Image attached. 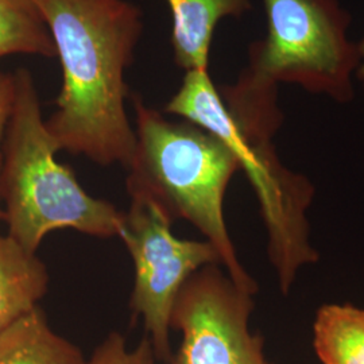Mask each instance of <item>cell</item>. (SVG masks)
Masks as SVG:
<instances>
[{"mask_svg":"<svg viewBox=\"0 0 364 364\" xmlns=\"http://www.w3.org/2000/svg\"><path fill=\"white\" fill-rule=\"evenodd\" d=\"M136 144L127 164L126 189L162 209L170 220L189 221L216 248L235 285L254 296L258 284L236 254L224 218V197L240 170L227 146L191 122H171L131 96Z\"/></svg>","mask_w":364,"mask_h":364,"instance_id":"obj_2","label":"cell"},{"mask_svg":"<svg viewBox=\"0 0 364 364\" xmlns=\"http://www.w3.org/2000/svg\"><path fill=\"white\" fill-rule=\"evenodd\" d=\"M358 52H359V57H360V63L358 66V78L362 81L364 85V38L358 43Z\"/></svg>","mask_w":364,"mask_h":364,"instance_id":"obj_15","label":"cell"},{"mask_svg":"<svg viewBox=\"0 0 364 364\" xmlns=\"http://www.w3.org/2000/svg\"><path fill=\"white\" fill-rule=\"evenodd\" d=\"M165 112L208 131L234 154L259 200L278 284L291 287L299 270L318 258L311 245L306 219L313 200L311 182L284 166L273 142L255 144L248 139L208 70H188Z\"/></svg>","mask_w":364,"mask_h":364,"instance_id":"obj_4","label":"cell"},{"mask_svg":"<svg viewBox=\"0 0 364 364\" xmlns=\"http://www.w3.org/2000/svg\"><path fill=\"white\" fill-rule=\"evenodd\" d=\"M13 54L57 57L52 36L37 10L22 0H0V58Z\"/></svg>","mask_w":364,"mask_h":364,"instance_id":"obj_12","label":"cell"},{"mask_svg":"<svg viewBox=\"0 0 364 364\" xmlns=\"http://www.w3.org/2000/svg\"><path fill=\"white\" fill-rule=\"evenodd\" d=\"M22 1H25L28 6H31V7L36 9V0H22ZM36 10H37V9H36ZM37 13H38V11H37Z\"/></svg>","mask_w":364,"mask_h":364,"instance_id":"obj_17","label":"cell"},{"mask_svg":"<svg viewBox=\"0 0 364 364\" xmlns=\"http://www.w3.org/2000/svg\"><path fill=\"white\" fill-rule=\"evenodd\" d=\"M156 353L147 336L130 348L127 340L119 332L109 333L95 350L87 364H156Z\"/></svg>","mask_w":364,"mask_h":364,"instance_id":"obj_13","label":"cell"},{"mask_svg":"<svg viewBox=\"0 0 364 364\" xmlns=\"http://www.w3.org/2000/svg\"><path fill=\"white\" fill-rule=\"evenodd\" d=\"M14 77L13 112L0 146L7 235L34 254L45 236L58 230L119 237L123 212L85 192L73 170L57 161L60 150L46 129L34 78L27 69Z\"/></svg>","mask_w":364,"mask_h":364,"instance_id":"obj_3","label":"cell"},{"mask_svg":"<svg viewBox=\"0 0 364 364\" xmlns=\"http://www.w3.org/2000/svg\"><path fill=\"white\" fill-rule=\"evenodd\" d=\"M49 281V272L37 254L10 235L0 234V333L38 306Z\"/></svg>","mask_w":364,"mask_h":364,"instance_id":"obj_9","label":"cell"},{"mask_svg":"<svg viewBox=\"0 0 364 364\" xmlns=\"http://www.w3.org/2000/svg\"><path fill=\"white\" fill-rule=\"evenodd\" d=\"M0 364H87V359L53 331L37 306L0 333Z\"/></svg>","mask_w":364,"mask_h":364,"instance_id":"obj_10","label":"cell"},{"mask_svg":"<svg viewBox=\"0 0 364 364\" xmlns=\"http://www.w3.org/2000/svg\"><path fill=\"white\" fill-rule=\"evenodd\" d=\"M14 99H15L14 73L0 72V146L4 139L7 124L13 112Z\"/></svg>","mask_w":364,"mask_h":364,"instance_id":"obj_14","label":"cell"},{"mask_svg":"<svg viewBox=\"0 0 364 364\" xmlns=\"http://www.w3.org/2000/svg\"><path fill=\"white\" fill-rule=\"evenodd\" d=\"M63 66L57 109L45 119L60 151L124 168L136 135L126 111L124 75L142 34L127 0H36Z\"/></svg>","mask_w":364,"mask_h":364,"instance_id":"obj_1","label":"cell"},{"mask_svg":"<svg viewBox=\"0 0 364 364\" xmlns=\"http://www.w3.org/2000/svg\"><path fill=\"white\" fill-rule=\"evenodd\" d=\"M313 346L323 364H364V309L323 305L313 326Z\"/></svg>","mask_w":364,"mask_h":364,"instance_id":"obj_11","label":"cell"},{"mask_svg":"<svg viewBox=\"0 0 364 364\" xmlns=\"http://www.w3.org/2000/svg\"><path fill=\"white\" fill-rule=\"evenodd\" d=\"M119 239L134 263L130 306L142 317L158 360H169L171 313L186 281L205 266L220 264L208 240H189L171 232L168 215L142 196H130Z\"/></svg>","mask_w":364,"mask_h":364,"instance_id":"obj_6","label":"cell"},{"mask_svg":"<svg viewBox=\"0 0 364 364\" xmlns=\"http://www.w3.org/2000/svg\"><path fill=\"white\" fill-rule=\"evenodd\" d=\"M266 364H270V363H269V362H267V363H266Z\"/></svg>","mask_w":364,"mask_h":364,"instance_id":"obj_18","label":"cell"},{"mask_svg":"<svg viewBox=\"0 0 364 364\" xmlns=\"http://www.w3.org/2000/svg\"><path fill=\"white\" fill-rule=\"evenodd\" d=\"M0 166H1V154H0ZM0 221H4V210L1 205V198H0Z\"/></svg>","mask_w":364,"mask_h":364,"instance_id":"obj_16","label":"cell"},{"mask_svg":"<svg viewBox=\"0 0 364 364\" xmlns=\"http://www.w3.org/2000/svg\"><path fill=\"white\" fill-rule=\"evenodd\" d=\"M173 16L171 43L176 64L188 70H208L215 28L223 18L240 16L251 0H166Z\"/></svg>","mask_w":364,"mask_h":364,"instance_id":"obj_8","label":"cell"},{"mask_svg":"<svg viewBox=\"0 0 364 364\" xmlns=\"http://www.w3.org/2000/svg\"><path fill=\"white\" fill-rule=\"evenodd\" d=\"M252 296L219 264L193 274L176 299L171 329L181 344L168 364H266L263 340L250 331Z\"/></svg>","mask_w":364,"mask_h":364,"instance_id":"obj_7","label":"cell"},{"mask_svg":"<svg viewBox=\"0 0 364 364\" xmlns=\"http://www.w3.org/2000/svg\"><path fill=\"white\" fill-rule=\"evenodd\" d=\"M262 1L267 36L251 45L242 75L270 87L294 84L340 103L352 100L360 57L347 36L351 18L340 0Z\"/></svg>","mask_w":364,"mask_h":364,"instance_id":"obj_5","label":"cell"}]
</instances>
